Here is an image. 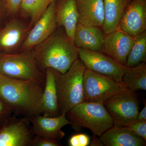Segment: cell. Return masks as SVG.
Segmentation results:
<instances>
[{"mask_svg":"<svg viewBox=\"0 0 146 146\" xmlns=\"http://www.w3.org/2000/svg\"><path fill=\"white\" fill-rule=\"evenodd\" d=\"M45 81L23 80L0 74V98L13 115L29 119L41 115Z\"/></svg>","mask_w":146,"mask_h":146,"instance_id":"1","label":"cell"},{"mask_svg":"<svg viewBox=\"0 0 146 146\" xmlns=\"http://www.w3.org/2000/svg\"><path fill=\"white\" fill-rule=\"evenodd\" d=\"M38 46L34 52L39 68L64 74L78 58V48L66 35L54 32Z\"/></svg>","mask_w":146,"mask_h":146,"instance_id":"2","label":"cell"},{"mask_svg":"<svg viewBox=\"0 0 146 146\" xmlns=\"http://www.w3.org/2000/svg\"><path fill=\"white\" fill-rule=\"evenodd\" d=\"M85 65L79 58L64 74L56 72L58 103L60 115L66 114L84 101Z\"/></svg>","mask_w":146,"mask_h":146,"instance_id":"3","label":"cell"},{"mask_svg":"<svg viewBox=\"0 0 146 146\" xmlns=\"http://www.w3.org/2000/svg\"><path fill=\"white\" fill-rule=\"evenodd\" d=\"M66 116L72 125L88 129L99 137L114 125L103 104L83 102L67 112Z\"/></svg>","mask_w":146,"mask_h":146,"instance_id":"4","label":"cell"},{"mask_svg":"<svg viewBox=\"0 0 146 146\" xmlns=\"http://www.w3.org/2000/svg\"><path fill=\"white\" fill-rule=\"evenodd\" d=\"M0 74L10 78L45 81L46 76L40 71L34 52L0 53Z\"/></svg>","mask_w":146,"mask_h":146,"instance_id":"5","label":"cell"},{"mask_svg":"<svg viewBox=\"0 0 146 146\" xmlns=\"http://www.w3.org/2000/svg\"><path fill=\"white\" fill-rule=\"evenodd\" d=\"M114 125L127 127L137 121L139 106L135 92L124 88L104 104Z\"/></svg>","mask_w":146,"mask_h":146,"instance_id":"6","label":"cell"},{"mask_svg":"<svg viewBox=\"0 0 146 146\" xmlns=\"http://www.w3.org/2000/svg\"><path fill=\"white\" fill-rule=\"evenodd\" d=\"M84 101L104 104L125 88L122 83L112 78L85 69L84 75Z\"/></svg>","mask_w":146,"mask_h":146,"instance_id":"7","label":"cell"},{"mask_svg":"<svg viewBox=\"0 0 146 146\" xmlns=\"http://www.w3.org/2000/svg\"><path fill=\"white\" fill-rule=\"evenodd\" d=\"M78 58L86 69L122 83L125 66L102 52L78 48Z\"/></svg>","mask_w":146,"mask_h":146,"instance_id":"8","label":"cell"},{"mask_svg":"<svg viewBox=\"0 0 146 146\" xmlns=\"http://www.w3.org/2000/svg\"><path fill=\"white\" fill-rule=\"evenodd\" d=\"M34 136L27 118L12 115L0 127V146H30Z\"/></svg>","mask_w":146,"mask_h":146,"instance_id":"9","label":"cell"},{"mask_svg":"<svg viewBox=\"0 0 146 146\" xmlns=\"http://www.w3.org/2000/svg\"><path fill=\"white\" fill-rule=\"evenodd\" d=\"M56 2H51L33 25L23 42V49L29 51L41 44L54 32L57 24L56 17Z\"/></svg>","mask_w":146,"mask_h":146,"instance_id":"10","label":"cell"},{"mask_svg":"<svg viewBox=\"0 0 146 146\" xmlns=\"http://www.w3.org/2000/svg\"><path fill=\"white\" fill-rule=\"evenodd\" d=\"M27 119L34 135L58 141L65 136L62 128L65 126L71 125L66 114L54 117L39 115Z\"/></svg>","mask_w":146,"mask_h":146,"instance_id":"11","label":"cell"},{"mask_svg":"<svg viewBox=\"0 0 146 146\" xmlns=\"http://www.w3.org/2000/svg\"><path fill=\"white\" fill-rule=\"evenodd\" d=\"M131 37L146 31V0H132L126 9L119 28Z\"/></svg>","mask_w":146,"mask_h":146,"instance_id":"12","label":"cell"},{"mask_svg":"<svg viewBox=\"0 0 146 146\" xmlns=\"http://www.w3.org/2000/svg\"><path fill=\"white\" fill-rule=\"evenodd\" d=\"M106 35L103 52L120 64L125 66L134 38L119 29Z\"/></svg>","mask_w":146,"mask_h":146,"instance_id":"13","label":"cell"},{"mask_svg":"<svg viewBox=\"0 0 146 146\" xmlns=\"http://www.w3.org/2000/svg\"><path fill=\"white\" fill-rule=\"evenodd\" d=\"M105 34L100 27L84 25L78 23L74 42L78 48L103 52Z\"/></svg>","mask_w":146,"mask_h":146,"instance_id":"14","label":"cell"},{"mask_svg":"<svg viewBox=\"0 0 146 146\" xmlns=\"http://www.w3.org/2000/svg\"><path fill=\"white\" fill-rule=\"evenodd\" d=\"M78 23L85 26L102 27L104 21L103 0H76Z\"/></svg>","mask_w":146,"mask_h":146,"instance_id":"15","label":"cell"},{"mask_svg":"<svg viewBox=\"0 0 146 146\" xmlns=\"http://www.w3.org/2000/svg\"><path fill=\"white\" fill-rule=\"evenodd\" d=\"M99 138L104 146H146V141L132 133L127 127L113 125Z\"/></svg>","mask_w":146,"mask_h":146,"instance_id":"16","label":"cell"},{"mask_svg":"<svg viewBox=\"0 0 146 146\" xmlns=\"http://www.w3.org/2000/svg\"><path fill=\"white\" fill-rule=\"evenodd\" d=\"M56 17L57 25L64 27L66 35L74 41L78 23L76 0H61L56 6Z\"/></svg>","mask_w":146,"mask_h":146,"instance_id":"17","label":"cell"},{"mask_svg":"<svg viewBox=\"0 0 146 146\" xmlns=\"http://www.w3.org/2000/svg\"><path fill=\"white\" fill-rule=\"evenodd\" d=\"M46 80L42 95L41 115L54 117L60 115L58 103L56 86V71L48 68L45 70Z\"/></svg>","mask_w":146,"mask_h":146,"instance_id":"18","label":"cell"},{"mask_svg":"<svg viewBox=\"0 0 146 146\" xmlns=\"http://www.w3.org/2000/svg\"><path fill=\"white\" fill-rule=\"evenodd\" d=\"M25 27L21 21L14 19L0 31V52L11 53L17 49L25 35Z\"/></svg>","mask_w":146,"mask_h":146,"instance_id":"19","label":"cell"},{"mask_svg":"<svg viewBox=\"0 0 146 146\" xmlns=\"http://www.w3.org/2000/svg\"><path fill=\"white\" fill-rule=\"evenodd\" d=\"M132 0H103L104 21L102 27L106 35L119 28L121 18Z\"/></svg>","mask_w":146,"mask_h":146,"instance_id":"20","label":"cell"},{"mask_svg":"<svg viewBox=\"0 0 146 146\" xmlns=\"http://www.w3.org/2000/svg\"><path fill=\"white\" fill-rule=\"evenodd\" d=\"M122 83L125 88L133 92L146 91L145 62L133 67L125 66Z\"/></svg>","mask_w":146,"mask_h":146,"instance_id":"21","label":"cell"},{"mask_svg":"<svg viewBox=\"0 0 146 146\" xmlns=\"http://www.w3.org/2000/svg\"><path fill=\"white\" fill-rule=\"evenodd\" d=\"M146 60V31L134 37V42L127 59L125 66L133 67Z\"/></svg>","mask_w":146,"mask_h":146,"instance_id":"22","label":"cell"},{"mask_svg":"<svg viewBox=\"0 0 146 146\" xmlns=\"http://www.w3.org/2000/svg\"><path fill=\"white\" fill-rule=\"evenodd\" d=\"M51 3V0H23L20 9L24 15L29 17L33 25Z\"/></svg>","mask_w":146,"mask_h":146,"instance_id":"23","label":"cell"},{"mask_svg":"<svg viewBox=\"0 0 146 146\" xmlns=\"http://www.w3.org/2000/svg\"><path fill=\"white\" fill-rule=\"evenodd\" d=\"M127 127L133 134L146 141V121L137 120Z\"/></svg>","mask_w":146,"mask_h":146,"instance_id":"24","label":"cell"},{"mask_svg":"<svg viewBox=\"0 0 146 146\" xmlns=\"http://www.w3.org/2000/svg\"><path fill=\"white\" fill-rule=\"evenodd\" d=\"M91 138L84 133H76L71 136L68 140L70 146H88L90 145Z\"/></svg>","mask_w":146,"mask_h":146,"instance_id":"25","label":"cell"},{"mask_svg":"<svg viewBox=\"0 0 146 146\" xmlns=\"http://www.w3.org/2000/svg\"><path fill=\"white\" fill-rule=\"evenodd\" d=\"M59 141L34 135L30 146H60Z\"/></svg>","mask_w":146,"mask_h":146,"instance_id":"26","label":"cell"},{"mask_svg":"<svg viewBox=\"0 0 146 146\" xmlns=\"http://www.w3.org/2000/svg\"><path fill=\"white\" fill-rule=\"evenodd\" d=\"M13 114L9 108L5 104L0 98V127Z\"/></svg>","mask_w":146,"mask_h":146,"instance_id":"27","label":"cell"},{"mask_svg":"<svg viewBox=\"0 0 146 146\" xmlns=\"http://www.w3.org/2000/svg\"><path fill=\"white\" fill-rule=\"evenodd\" d=\"M8 13L11 15L16 14L21 8L23 0H3Z\"/></svg>","mask_w":146,"mask_h":146,"instance_id":"28","label":"cell"},{"mask_svg":"<svg viewBox=\"0 0 146 146\" xmlns=\"http://www.w3.org/2000/svg\"><path fill=\"white\" fill-rule=\"evenodd\" d=\"M98 137H99L98 136L93 134L92 140H91V142H90V146H104L101 141L100 140V138H98Z\"/></svg>","mask_w":146,"mask_h":146,"instance_id":"29","label":"cell"},{"mask_svg":"<svg viewBox=\"0 0 146 146\" xmlns=\"http://www.w3.org/2000/svg\"><path fill=\"white\" fill-rule=\"evenodd\" d=\"M137 121H146V105L145 106L140 112H138L137 117Z\"/></svg>","mask_w":146,"mask_h":146,"instance_id":"30","label":"cell"},{"mask_svg":"<svg viewBox=\"0 0 146 146\" xmlns=\"http://www.w3.org/2000/svg\"><path fill=\"white\" fill-rule=\"evenodd\" d=\"M57 0H51V2H56Z\"/></svg>","mask_w":146,"mask_h":146,"instance_id":"31","label":"cell"}]
</instances>
